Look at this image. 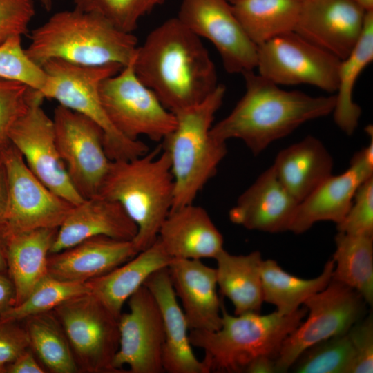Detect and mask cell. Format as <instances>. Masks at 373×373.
<instances>
[{"mask_svg":"<svg viewBox=\"0 0 373 373\" xmlns=\"http://www.w3.org/2000/svg\"><path fill=\"white\" fill-rule=\"evenodd\" d=\"M8 232L0 222V273H8L7 243Z\"/></svg>","mask_w":373,"mask_h":373,"instance_id":"7dc6e473","label":"cell"},{"mask_svg":"<svg viewBox=\"0 0 373 373\" xmlns=\"http://www.w3.org/2000/svg\"><path fill=\"white\" fill-rule=\"evenodd\" d=\"M129 311L118 319L119 347L113 361L116 372L123 366L130 373H161L164 331L160 307L149 289L142 285L128 299Z\"/></svg>","mask_w":373,"mask_h":373,"instance_id":"9a60e30c","label":"cell"},{"mask_svg":"<svg viewBox=\"0 0 373 373\" xmlns=\"http://www.w3.org/2000/svg\"><path fill=\"white\" fill-rule=\"evenodd\" d=\"M190 330L216 331L222 325L216 268L199 259H173L168 266Z\"/></svg>","mask_w":373,"mask_h":373,"instance_id":"44dd1931","label":"cell"},{"mask_svg":"<svg viewBox=\"0 0 373 373\" xmlns=\"http://www.w3.org/2000/svg\"><path fill=\"white\" fill-rule=\"evenodd\" d=\"M352 359L353 347L347 332L311 346L292 366L297 373H349Z\"/></svg>","mask_w":373,"mask_h":373,"instance_id":"e575fe53","label":"cell"},{"mask_svg":"<svg viewBox=\"0 0 373 373\" xmlns=\"http://www.w3.org/2000/svg\"><path fill=\"white\" fill-rule=\"evenodd\" d=\"M227 1H229L230 3H232L235 2L237 0H227Z\"/></svg>","mask_w":373,"mask_h":373,"instance_id":"816d5d0a","label":"cell"},{"mask_svg":"<svg viewBox=\"0 0 373 373\" xmlns=\"http://www.w3.org/2000/svg\"><path fill=\"white\" fill-rule=\"evenodd\" d=\"M172 260L157 238L126 262L88 281L90 293L119 319L126 301L153 273L167 267Z\"/></svg>","mask_w":373,"mask_h":373,"instance_id":"d4e9b609","label":"cell"},{"mask_svg":"<svg viewBox=\"0 0 373 373\" xmlns=\"http://www.w3.org/2000/svg\"><path fill=\"white\" fill-rule=\"evenodd\" d=\"M373 136L368 146L356 153L341 174L331 175L299 202L289 231L300 234L320 221H342L358 187L373 177Z\"/></svg>","mask_w":373,"mask_h":373,"instance_id":"ac0fdd59","label":"cell"},{"mask_svg":"<svg viewBox=\"0 0 373 373\" xmlns=\"http://www.w3.org/2000/svg\"><path fill=\"white\" fill-rule=\"evenodd\" d=\"M258 74L277 85L309 84L335 93L341 60L295 32L258 45Z\"/></svg>","mask_w":373,"mask_h":373,"instance_id":"7c38bea8","label":"cell"},{"mask_svg":"<svg viewBox=\"0 0 373 373\" xmlns=\"http://www.w3.org/2000/svg\"><path fill=\"white\" fill-rule=\"evenodd\" d=\"M332 279L356 291L365 303L373 304V236L338 232Z\"/></svg>","mask_w":373,"mask_h":373,"instance_id":"1f68e13d","label":"cell"},{"mask_svg":"<svg viewBox=\"0 0 373 373\" xmlns=\"http://www.w3.org/2000/svg\"><path fill=\"white\" fill-rule=\"evenodd\" d=\"M70 345L79 370L116 372L113 361L119 347L118 318L93 294L72 298L52 311Z\"/></svg>","mask_w":373,"mask_h":373,"instance_id":"30bf717a","label":"cell"},{"mask_svg":"<svg viewBox=\"0 0 373 373\" xmlns=\"http://www.w3.org/2000/svg\"><path fill=\"white\" fill-rule=\"evenodd\" d=\"M162 146L137 157L112 161L99 195L118 202L137 228V252L154 243L174 199L171 162Z\"/></svg>","mask_w":373,"mask_h":373,"instance_id":"277c9868","label":"cell"},{"mask_svg":"<svg viewBox=\"0 0 373 373\" xmlns=\"http://www.w3.org/2000/svg\"><path fill=\"white\" fill-rule=\"evenodd\" d=\"M271 166L283 186L300 202L332 175L334 162L322 142L308 135L281 150Z\"/></svg>","mask_w":373,"mask_h":373,"instance_id":"484cf974","label":"cell"},{"mask_svg":"<svg viewBox=\"0 0 373 373\" xmlns=\"http://www.w3.org/2000/svg\"><path fill=\"white\" fill-rule=\"evenodd\" d=\"M247 373H272L277 372L276 359L263 356L252 361L246 368Z\"/></svg>","mask_w":373,"mask_h":373,"instance_id":"bcb514c9","label":"cell"},{"mask_svg":"<svg viewBox=\"0 0 373 373\" xmlns=\"http://www.w3.org/2000/svg\"><path fill=\"white\" fill-rule=\"evenodd\" d=\"M157 240L173 259H215L224 249L223 236L209 213L193 203L170 211Z\"/></svg>","mask_w":373,"mask_h":373,"instance_id":"603a6c76","label":"cell"},{"mask_svg":"<svg viewBox=\"0 0 373 373\" xmlns=\"http://www.w3.org/2000/svg\"><path fill=\"white\" fill-rule=\"evenodd\" d=\"M43 96L35 91L26 112L12 126L9 139L33 174L53 193L76 205L84 201L73 186L60 157L52 119L44 111Z\"/></svg>","mask_w":373,"mask_h":373,"instance_id":"5bb4252c","label":"cell"},{"mask_svg":"<svg viewBox=\"0 0 373 373\" xmlns=\"http://www.w3.org/2000/svg\"><path fill=\"white\" fill-rule=\"evenodd\" d=\"M336 228L347 234L373 236V177L358 187L350 209Z\"/></svg>","mask_w":373,"mask_h":373,"instance_id":"f35d334b","label":"cell"},{"mask_svg":"<svg viewBox=\"0 0 373 373\" xmlns=\"http://www.w3.org/2000/svg\"><path fill=\"white\" fill-rule=\"evenodd\" d=\"M8 195V180L6 167L0 152V222L3 219Z\"/></svg>","mask_w":373,"mask_h":373,"instance_id":"f6af8a7d","label":"cell"},{"mask_svg":"<svg viewBox=\"0 0 373 373\" xmlns=\"http://www.w3.org/2000/svg\"><path fill=\"white\" fill-rule=\"evenodd\" d=\"M35 91L20 82L0 78V152L10 143V131L28 110Z\"/></svg>","mask_w":373,"mask_h":373,"instance_id":"74e56055","label":"cell"},{"mask_svg":"<svg viewBox=\"0 0 373 373\" xmlns=\"http://www.w3.org/2000/svg\"><path fill=\"white\" fill-rule=\"evenodd\" d=\"M7 170L8 195L1 222L10 233L58 229L75 204L53 193L30 170L10 143L1 151Z\"/></svg>","mask_w":373,"mask_h":373,"instance_id":"4fadbf2b","label":"cell"},{"mask_svg":"<svg viewBox=\"0 0 373 373\" xmlns=\"http://www.w3.org/2000/svg\"><path fill=\"white\" fill-rule=\"evenodd\" d=\"M303 304L309 314L283 343L276 359L277 372H287L311 346L347 333L364 317L367 303L354 289L332 279Z\"/></svg>","mask_w":373,"mask_h":373,"instance_id":"9c48e42d","label":"cell"},{"mask_svg":"<svg viewBox=\"0 0 373 373\" xmlns=\"http://www.w3.org/2000/svg\"><path fill=\"white\" fill-rule=\"evenodd\" d=\"M334 268L332 258L318 276L303 279L285 271L274 260H262L260 272L264 301L274 305L282 314H292L308 298L327 287L332 279Z\"/></svg>","mask_w":373,"mask_h":373,"instance_id":"f546056e","label":"cell"},{"mask_svg":"<svg viewBox=\"0 0 373 373\" xmlns=\"http://www.w3.org/2000/svg\"><path fill=\"white\" fill-rule=\"evenodd\" d=\"M366 11L354 0H300L294 32L342 60L363 32Z\"/></svg>","mask_w":373,"mask_h":373,"instance_id":"e0dca14e","label":"cell"},{"mask_svg":"<svg viewBox=\"0 0 373 373\" xmlns=\"http://www.w3.org/2000/svg\"><path fill=\"white\" fill-rule=\"evenodd\" d=\"M19 322L0 321V364L6 365L30 348L25 327Z\"/></svg>","mask_w":373,"mask_h":373,"instance_id":"b9f144b4","label":"cell"},{"mask_svg":"<svg viewBox=\"0 0 373 373\" xmlns=\"http://www.w3.org/2000/svg\"><path fill=\"white\" fill-rule=\"evenodd\" d=\"M215 260L218 286L233 305L235 315L260 313L264 302L261 254L254 251L247 255H233L224 249Z\"/></svg>","mask_w":373,"mask_h":373,"instance_id":"83f0119b","label":"cell"},{"mask_svg":"<svg viewBox=\"0 0 373 373\" xmlns=\"http://www.w3.org/2000/svg\"><path fill=\"white\" fill-rule=\"evenodd\" d=\"M373 60V10H367L363 32L350 53L341 60L336 102L332 112L336 126L346 135L356 131L361 115L353 99L354 89L361 72Z\"/></svg>","mask_w":373,"mask_h":373,"instance_id":"f1b7e54d","label":"cell"},{"mask_svg":"<svg viewBox=\"0 0 373 373\" xmlns=\"http://www.w3.org/2000/svg\"><path fill=\"white\" fill-rule=\"evenodd\" d=\"M299 202L278 179L271 166L238 197L230 220L249 230L289 231Z\"/></svg>","mask_w":373,"mask_h":373,"instance_id":"d6986e66","label":"cell"},{"mask_svg":"<svg viewBox=\"0 0 373 373\" xmlns=\"http://www.w3.org/2000/svg\"><path fill=\"white\" fill-rule=\"evenodd\" d=\"M33 0H0V45L25 35L35 14Z\"/></svg>","mask_w":373,"mask_h":373,"instance_id":"ab89813d","label":"cell"},{"mask_svg":"<svg viewBox=\"0 0 373 373\" xmlns=\"http://www.w3.org/2000/svg\"><path fill=\"white\" fill-rule=\"evenodd\" d=\"M365 10H373V0H354Z\"/></svg>","mask_w":373,"mask_h":373,"instance_id":"c3c4849f","label":"cell"},{"mask_svg":"<svg viewBox=\"0 0 373 373\" xmlns=\"http://www.w3.org/2000/svg\"><path fill=\"white\" fill-rule=\"evenodd\" d=\"M16 303L14 285L8 273H0V321Z\"/></svg>","mask_w":373,"mask_h":373,"instance_id":"ee69618b","label":"cell"},{"mask_svg":"<svg viewBox=\"0 0 373 373\" xmlns=\"http://www.w3.org/2000/svg\"><path fill=\"white\" fill-rule=\"evenodd\" d=\"M225 92L218 84L200 103L174 113L175 126L161 144L169 155L174 179L171 210L193 203L227 155L226 142L211 133Z\"/></svg>","mask_w":373,"mask_h":373,"instance_id":"8992f818","label":"cell"},{"mask_svg":"<svg viewBox=\"0 0 373 373\" xmlns=\"http://www.w3.org/2000/svg\"><path fill=\"white\" fill-rule=\"evenodd\" d=\"M52 122L57 146L73 186L84 199L97 195L112 162L104 149L102 129L59 104Z\"/></svg>","mask_w":373,"mask_h":373,"instance_id":"8fae6325","label":"cell"},{"mask_svg":"<svg viewBox=\"0 0 373 373\" xmlns=\"http://www.w3.org/2000/svg\"><path fill=\"white\" fill-rule=\"evenodd\" d=\"M38 2L46 10H50L56 0H33Z\"/></svg>","mask_w":373,"mask_h":373,"instance_id":"681fc988","label":"cell"},{"mask_svg":"<svg viewBox=\"0 0 373 373\" xmlns=\"http://www.w3.org/2000/svg\"><path fill=\"white\" fill-rule=\"evenodd\" d=\"M0 78L23 83L42 96L50 81L42 67L27 55L20 36L10 37L0 45Z\"/></svg>","mask_w":373,"mask_h":373,"instance_id":"8d00e7d4","label":"cell"},{"mask_svg":"<svg viewBox=\"0 0 373 373\" xmlns=\"http://www.w3.org/2000/svg\"><path fill=\"white\" fill-rule=\"evenodd\" d=\"M24 321L30 348L47 370L54 373L79 372L66 334L52 311Z\"/></svg>","mask_w":373,"mask_h":373,"instance_id":"d6a6232c","label":"cell"},{"mask_svg":"<svg viewBox=\"0 0 373 373\" xmlns=\"http://www.w3.org/2000/svg\"><path fill=\"white\" fill-rule=\"evenodd\" d=\"M347 334L353 347V359L349 373L373 372V316L366 317L353 325Z\"/></svg>","mask_w":373,"mask_h":373,"instance_id":"60d3db41","label":"cell"},{"mask_svg":"<svg viewBox=\"0 0 373 373\" xmlns=\"http://www.w3.org/2000/svg\"><path fill=\"white\" fill-rule=\"evenodd\" d=\"M219 329L189 332L191 345L204 352L202 361L207 373L245 372L258 358L276 359L283 343L301 323L307 310L304 307L290 314L276 311L266 315L251 312L232 316L222 305Z\"/></svg>","mask_w":373,"mask_h":373,"instance_id":"5b68a950","label":"cell"},{"mask_svg":"<svg viewBox=\"0 0 373 373\" xmlns=\"http://www.w3.org/2000/svg\"><path fill=\"white\" fill-rule=\"evenodd\" d=\"M0 373H6V368L5 365L0 364Z\"/></svg>","mask_w":373,"mask_h":373,"instance_id":"f907efd6","label":"cell"},{"mask_svg":"<svg viewBox=\"0 0 373 373\" xmlns=\"http://www.w3.org/2000/svg\"><path fill=\"white\" fill-rule=\"evenodd\" d=\"M75 8L98 15L117 28L132 33L140 19L164 0H73Z\"/></svg>","mask_w":373,"mask_h":373,"instance_id":"d590c367","label":"cell"},{"mask_svg":"<svg viewBox=\"0 0 373 373\" xmlns=\"http://www.w3.org/2000/svg\"><path fill=\"white\" fill-rule=\"evenodd\" d=\"M133 59L101 82L103 108L111 124L124 137L137 140L146 136L162 142L174 129L175 115L139 79Z\"/></svg>","mask_w":373,"mask_h":373,"instance_id":"ba28073f","label":"cell"},{"mask_svg":"<svg viewBox=\"0 0 373 373\" xmlns=\"http://www.w3.org/2000/svg\"><path fill=\"white\" fill-rule=\"evenodd\" d=\"M139 79L173 113L205 99L218 86L201 38L176 17L154 28L133 59Z\"/></svg>","mask_w":373,"mask_h":373,"instance_id":"6da1fadb","label":"cell"},{"mask_svg":"<svg viewBox=\"0 0 373 373\" xmlns=\"http://www.w3.org/2000/svg\"><path fill=\"white\" fill-rule=\"evenodd\" d=\"M137 253L132 240L95 236L50 254L48 274L62 280L86 283L122 265Z\"/></svg>","mask_w":373,"mask_h":373,"instance_id":"7402d4cb","label":"cell"},{"mask_svg":"<svg viewBox=\"0 0 373 373\" xmlns=\"http://www.w3.org/2000/svg\"><path fill=\"white\" fill-rule=\"evenodd\" d=\"M87 293V282L57 279L48 274L19 304L11 307L1 321L19 322L37 314L53 311L64 302Z\"/></svg>","mask_w":373,"mask_h":373,"instance_id":"836d02e7","label":"cell"},{"mask_svg":"<svg viewBox=\"0 0 373 373\" xmlns=\"http://www.w3.org/2000/svg\"><path fill=\"white\" fill-rule=\"evenodd\" d=\"M242 75L245 94L229 115L213 125L211 133L225 142L240 140L255 155L304 123L333 112L335 95L313 97L283 90L254 70Z\"/></svg>","mask_w":373,"mask_h":373,"instance_id":"7a4b0ae2","label":"cell"},{"mask_svg":"<svg viewBox=\"0 0 373 373\" xmlns=\"http://www.w3.org/2000/svg\"><path fill=\"white\" fill-rule=\"evenodd\" d=\"M6 373H44L46 369L36 360L30 348L6 365Z\"/></svg>","mask_w":373,"mask_h":373,"instance_id":"7bdbcfd3","label":"cell"},{"mask_svg":"<svg viewBox=\"0 0 373 373\" xmlns=\"http://www.w3.org/2000/svg\"><path fill=\"white\" fill-rule=\"evenodd\" d=\"M161 312L164 331L163 368L169 373H207L195 356L186 319L175 293L168 267L153 273L145 281Z\"/></svg>","mask_w":373,"mask_h":373,"instance_id":"cb8c5ba5","label":"cell"},{"mask_svg":"<svg viewBox=\"0 0 373 373\" xmlns=\"http://www.w3.org/2000/svg\"><path fill=\"white\" fill-rule=\"evenodd\" d=\"M231 4L246 33L258 46L294 30L300 0H237Z\"/></svg>","mask_w":373,"mask_h":373,"instance_id":"4dcf8cb0","label":"cell"},{"mask_svg":"<svg viewBox=\"0 0 373 373\" xmlns=\"http://www.w3.org/2000/svg\"><path fill=\"white\" fill-rule=\"evenodd\" d=\"M137 232V226L118 202L97 195L74 205L58 228L50 254L98 236L133 240Z\"/></svg>","mask_w":373,"mask_h":373,"instance_id":"ffe728a7","label":"cell"},{"mask_svg":"<svg viewBox=\"0 0 373 373\" xmlns=\"http://www.w3.org/2000/svg\"><path fill=\"white\" fill-rule=\"evenodd\" d=\"M57 230L39 228L21 232L8 231V274L16 292L15 305L22 302L48 274V258Z\"/></svg>","mask_w":373,"mask_h":373,"instance_id":"4316f807","label":"cell"},{"mask_svg":"<svg viewBox=\"0 0 373 373\" xmlns=\"http://www.w3.org/2000/svg\"><path fill=\"white\" fill-rule=\"evenodd\" d=\"M177 17L214 46L229 73L243 74L256 68L258 47L227 0H182Z\"/></svg>","mask_w":373,"mask_h":373,"instance_id":"2e32d148","label":"cell"},{"mask_svg":"<svg viewBox=\"0 0 373 373\" xmlns=\"http://www.w3.org/2000/svg\"><path fill=\"white\" fill-rule=\"evenodd\" d=\"M30 41L26 52L41 67L51 59L87 66H125L134 59L138 47L133 33L76 8L55 13L31 31Z\"/></svg>","mask_w":373,"mask_h":373,"instance_id":"3957f363","label":"cell"},{"mask_svg":"<svg viewBox=\"0 0 373 373\" xmlns=\"http://www.w3.org/2000/svg\"><path fill=\"white\" fill-rule=\"evenodd\" d=\"M41 67L50 79L44 97L55 99L59 105L81 113L97 124L104 132V149L111 161L131 160L149 151L148 146L142 141L130 140L114 128L100 100L101 82L117 73L123 66H87L51 59Z\"/></svg>","mask_w":373,"mask_h":373,"instance_id":"52a82bcc","label":"cell"}]
</instances>
